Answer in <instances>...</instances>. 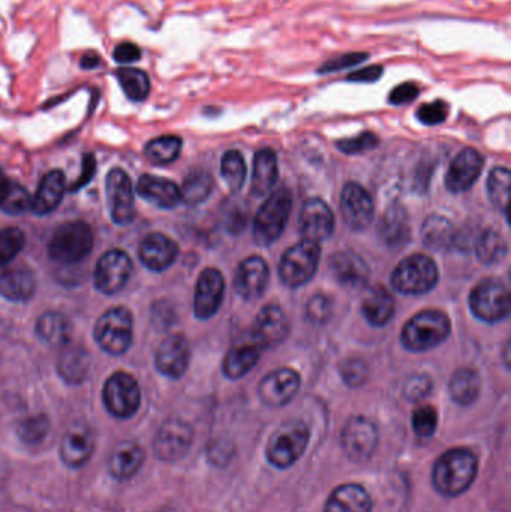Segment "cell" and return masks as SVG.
I'll return each mask as SVG.
<instances>
[{
    "mask_svg": "<svg viewBox=\"0 0 511 512\" xmlns=\"http://www.w3.org/2000/svg\"><path fill=\"white\" fill-rule=\"evenodd\" d=\"M479 462L468 448H453L435 462L432 481L435 489L447 498L467 492L476 481Z\"/></svg>",
    "mask_w": 511,
    "mask_h": 512,
    "instance_id": "obj_1",
    "label": "cell"
},
{
    "mask_svg": "<svg viewBox=\"0 0 511 512\" xmlns=\"http://www.w3.org/2000/svg\"><path fill=\"white\" fill-rule=\"evenodd\" d=\"M452 322L440 310H423L410 319L402 330V345L411 352L437 348L450 336Z\"/></svg>",
    "mask_w": 511,
    "mask_h": 512,
    "instance_id": "obj_2",
    "label": "cell"
},
{
    "mask_svg": "<svg viewBox=\"0 0 511 512\" xmlns=\"http://www.w3.org/2000/svg\"><path fill=\"white\" fill-rule=\"evenodd\" d=\"M309 438L311 433L303 421L291 420L282 424L267 445L266 456L270 465L279 469L290 468L305 453Z\"/></svg>",
    "mask_w": 511,
    "mask_h": 512,
    "instance_id": "obj_3",
    "label": "cell"
},
{
    "mask_svg": "<svg viewBox=\"0 0 511 512\" xmlns=\"http://www.w3.org/2000/svg\"><path fill=\"white\" fill-rule=\"evenodd\" d=\"M293 197L288 189L273 192L261 206L254 222V240L257 245L269 246L281 237L290 218Z\"/></svg>",
    "mask_w": 511,
    "mask_h": 512,
    "instance_id": "obj_4",
    "label": "cell"
},
{
    "mask_svg": "<svg viewBox=\"0 0 511 512\" xmlns=\"http://www.w3.org/2000/svg\"><path fill=\"white\" fill-rule=\"evenodd\" d=\"M437 264L426 255H411L399 262L392 274V285L396 291L408 295H422L435 288L438 283Z\"/></svg>",
    "mask_w": 511,
    "mask_h": 512,
    "instance_id": "obj_5",
    "label": "cell"
},
{
    "mask_svg": "<svg viewBox=\"0 0 511 512\" xmlns=\"http://www.w3.org/2000/svg\"><path fill=\"white\" fill-rule=\"evenodd\" d=\"M93 248V234L84 222H66L57 228L48 243V255L62 264L83 261Z\"/></svg>",
    "mask_w": 511,
    "mask_h": 512,
    "instance_id": "obj_6",
    "label": "cell"
},
{
    "mask_svg": "<svg viewBox=\"0 0 511 512\" xmlns=\"http://www.w3.org/2000/svg\"><path fill=\"white\" fill-rule=\"evenodd\" d=\"M321 248L318 243L303 240L299 245L288 249L279 264V277L290 288L305 285L317 273L320 264Z\"/></svg>",
    "mask_w": 511,
    "mask_h": 512,
    "instance_id": "obj_7",
    "label": "cell"
},
{
    "mask_svg": "<svg viewBox=\"0 0 511 512\" xmlns=\"http://www.w3.org/2000/svg\"><path fill=\"white\" fill-rule=\"evenodd\" d=\"M95 339L107 354H125L132 343L131 312L125 307H113L105 312L96 322Z\"/></svg>",
    "mask_w": 511,
    "mask_h": 512,
    "instance_id": "obj_8",
    "label": "cell"
},
{
    "mask_svg": "<svg viewBox=\"0 0 511 512\" xmlns=\"http://www.w3.org/2000/svg\"><path fill=\"white\" fill-rule=\"evenodd\" d=\"M470 306L474 315L485 322L504 321L510 315L509 288L498 279H485L473 289Z\"/></svg>",
    "mask_w": 511,
    "mask_h": 512,
    "instance_id": "obj_9",
    "label": "cell"
},
{
    "mask_svg": "<svg viewBox=\"0 0 511 512\" xmlns=\"http://www.w3.org/2000/svg\"><path fill=\"white\" fill-rule=\"evenodd\" d=\"M105 408L113 417L131 418L140 408L141 391L138 382L128 373H116L104 387Z\"/></svg>",
    "mask_w": 511,
    "mask_h": 512,
    "instance_id": "obj_10",
    "label": "cell"
},
{
    "mask_svg": "<svg viewBox=\"0 0 511 512\" xmlns=\"http://www.w3.org/2000/svg\"><path fill=\"white\" fill-rule=\"evenodd\" d=\"M341 445L348 459L368 462L378 447L377 426L365 417L350 418L342 429Z\"/></svg>",
    "mask_w": 511,
    "mask_h": 512,
    "instance_id": "obj_11",
    "label": "cell"
},
{
    "mask_svg": "<svg viewBox=\"0 0 511 512\" xmlns=\"http://www.w3.org/2000/svg\"><path fill=\"white\" fill-rule=\"evenodd\" d=\"M192 441H194V432L191 426L185 421L173 418L165 421L156 433L153 450L162 462H179L188 454Z\"/></svg>",
    "mask_w": 511,
    "mask_h": 512,
    "instance_id": "obj_12",
    "label": "cell"
},
{
    "mask_svg": "<svg viewBox=\"0 0 511 512\" xmlns=\"http://www.w3.org/2000/svg\"><path fill=\"white\" fill-rule=\"evenodd\" d=\"M132 262L128 254L119 249L101 256L95 268V286L104 294H116L128 283Z\"/></svg>",
    "mask_w": 511,
    "mask_h": 512,
    "instance_id": "obj_13",
    "label": "cell"
},
{
    "mask_svg": "<svg viewBox=\"0 0 511 512\" xmlns=\"http://www.w3.org/2000/svg\"><path fill=\"white\" fill-rule=\"evenodd\" d=\"M107 197L113 221L117 225L131 224L135 216L134 188L125 171L116 168L108 174Z\"/></svg>",
    "mask_w": 511,
    "mask_h": 512,
    "instance_id": "obj_14",
    "label": "cell"
},
{
    "mask_svg": "<svg viewBox=\"0 0 511 512\" xmlns=\"http://www.w3.org/2000/svg\"><path fill=\"white\" fill-rule=\"evenodd\" d=\"M290 324L281 307L267 304L258 312L252 325V340L261 349L275 348L287 339Z\"/></svg>",
    "mask_w": 511,
    "mask_h": 512,
    "instance_id": "obj_15",
    "label": "cell"
},
{
    "mask_svg": "<svg viewBox=\"0 0 511 512\" xmlns=\"http://www.w3.org/2000/svg\"><path fill=\"white\" fill-rule=\"evenodd\" d=\"M341 213L351 230H366L374 219V201L363 186L348 183L341 195Z\"/></svg>",
    "mask_w": 511,
    "mask_h": 512,
    "instance_id": "obj_16",
    "label": "cell"
},
{
    "mask_svg": "<svg viewBox=\"0 0 511 512\" xmlns=\"http://www.w3.org/2000/svg\"><path fill=\"white\" fill-rule=\"evenodd\" d=\"M96 447V436L92 427L77 423L65 433L60 444V459L69 468H83Z\"/></svg>",
    "mask_w": 511,
    "mask_h": 512,
    "instance_id": "obj_17",
    "label": "cell"
},
{
    "mask_svg": "<svg viewBox=\"0 0 511 512\" xmlns=\"http://www.w3.org/2000/svg\"><path fill=\"white\" fill-rule=\"evenodd\" d=\"M225 282L221 271L206 268L195 288L194 312L198 319H209L218 312L224 300Z\"/></svg>",
    "mask_w": 511,
    "mask_h": 512,
    "instance_id": "obj_18",
    "label": "cell"
},
{
    "mask_svg": "<svg viewBox=\"0 0 511 512\" xmlns=\"http://www.w3.org/2000/svg\"><path fill=\"white\" fill-rule=\"evenodd\" d=\"M299 221L303 240H309V242H324L332 236L335 228L332 210L318 198H312L303 204Z\"/></svg>",
    "mask_w": 511,
    "mask_h": 512,
    "instance_id": "obj_19",
    "label": "cell"
},
{
    "mask_svg": "<svg viewBox=\"0 0 511 512\" xmlns=\"http://www.w3.org/2000/svg\"><path fill=\"white\" fill-rule=\"evenodd\" d=\"M300 376L293 369H278L269 373L266 378L261 381L258 387L260 399L267 406L272 408H281L287 405L299 393Z\"/></svg>",
    "mask_w": 511,
    "mask_h": 512,
    "instance_id": "obj_20",
    "label": "cell"
},
{
    "mask_svg": "<svg viewBox=\"0 0 511 512\" xmlns=\"http://www.w3.org/2000/svg\"><path fill=\"white\" fill-rule=\"evenodd\" d=\"M269 283V267L260 256L245 259L234 274V289L243 300H257Z\"/></svg>",
    "mask_w": 511,
    "mask_h": 512,
    "instance_id": "obj_21",
    "label": "cell"
},
{
    "mask_svg": "<svg viewBox=\"0 0 511 512\" xmlns=\"http://www.w3.org/2000/svg\"><path fill=\"white\" fill-rule=\"evenodd\" d=\"M485 159L474 149H464L450 165L449 173L446 176L447 189L453 194L471 189L482 174Z\"/></svg>",
    "mask_w": 511,
    "mask_h": 512,
    "instance_id": "obj_22",
    "label": "cell"
},
{
    "mask_svg": "<svg viewBox=\"0 0 511 512\" xmlns=\"http://www.w3.org/2000/svg\"><path fill=\"white\" fill-rule=\"evenodd\" d=\"M191 349L182 336H170L156 352V369L168 378H182L189 366Z\"/></svg>",
    "mask_w": 511,
    "mask_h": 512,
    "instance_id": "obj_23",
    "label": "cell"
},
{
    "mask_svg": "<svg viewBox=\"0 0 511 512\" xmlns=\"http://www.w3.org/2000/svg\"><path fill=\"white\" fill-rule=\"evenodd\" d=\"M146 454L137 442H120L108 460V472L117 481H128L143 468Z\"/></svg>",
    "mask_w": 511,
    "mask_h": 512,
    "instance_id": "obj_24",
    "label": "cell"
},
{
    "mask_svg": "<svg viewBox=\"0 0 511 512\" xmlns=\"http://www.w3.org/2000/svg\"><path fill=\"white\" fill-rule=\"evenodd\" d=\"M179 248L170 237L153 233L141 242L140 259L153 271H164L176 261Z\"/></svg>",
    "mask_w": 511,
    "mask_h": 512,
    "instance_id": "obj_25",
    "label": "cell"
},
{
    "mask_svg": "<svg viewBox=\"0 0 511 512\" xmlns=\"http://www.w3.org/2000/svg\"><path fill=\"white\" fill-rule=\"evenodd\" d=\"M137 192L144 200L159 209H174L182 201V192L176 183L149 174L140 177Z\"/></svg>",
    "mask_w": 511,
    "mask_h": 512,
    "instance_id": "obj_26",
    "label": "cell"
},
{
    "mask_svg": "<svg viewBox=\"0 0 511 512\" xmlns=\"http://www.w3.org/2000/svg\"><path fill=\"white\" fill-rule=\"evenodd\" d=\"M330 271L341 285L351 289L363 288L368 283L369 267L353 252H338L330 259Z\"/></svg>",
    "mask_w": 511,
    "mask_h": 512,
    "instance_id": "obj_27",
    "label": "cell"
},
{
    "mask_svg": "<svg viewBox=\"0 0 511 512\" xmlns=\"http://www.w3.org/2000/svg\"><path fill=\"white\" fill-rule=\"evenodd\" d=\"M371 495L359 484H344L333 490L324 512H371Z\"/></svg>",
    "mask_w": 511,
    "mask_h": 512,
    "instance_id": "obj_28",
    "label": "cell"
},
{
    "mask_svg": "<svg viewBox=\"0 0 511 512\" xmlns=\"http://www.w3.org/2000/svg\"><path fill=\"white\" fill-rule=\"evenodd\" d=\"M362 312L369 324L383 327L395 315V298L384 286H374L363 298Z\"/></svg>",
    "mask_w": 511,
    "mask_h": 512,
    "instance_id": "obj_29",
    "label": "cell"
},
{
    "mask_svg": "<svg viewBox=\"0 0 511 512\" xmlns=\"http://www.w3.org/2000/svg\"><path fill=\"white\" fill-rule=\"evenodd\" d=\"M65 185V174L62 171L54 170L48 173L41 180V185L32 200L33 212L36 215H48L53 212L62 201Z\"/></svg>",
    "mask_w": 511,
    "mask_h": 512,
    "instance_id": "obj_30",
    "label": "cell"
},
{
    "mask_svg": "<svg viewBox=\"0 0 511 512\" xmlns=\"http://www.w3.org/2000/svg\"><path fill=\"white\" fill-rule=\"evenodd\" d=\"M278 180V159L272 149H263L255 155L252 170V194L264 197L272 191Z\"/></svg>",
    "mask_w": 511,
    "mask_h": 512,
    "instance_id": "obj_31",
    "label": "cell"
},
{
    "mask_svg": "<svg viewBox=\"0 0 511 512\" xmlns=\"http://www.w3.org/2000/svg\"><path fill=\"white\" fill-rule=\"evenodd\" d=\"M35 288V276L27 268H9L0 274V294L9 301H27Z\"/></svg>",
    "mask_w": 511,
    "mask_h": 512,
    "instance_id": "obj_32",
    "label": "cell"
},
{
    "mask_svg": "<svg viewBox=\"0 0 511 512\" xmlns=\"http://www.w3.org/2000/svg\"><path fill=\"white\" fill-rule=\"evenodd\" d=\"M261 351L263 349L252 339L234 346L222 363L225 376L230 379H240L245 376L257 364Z\"/></svg>",
    "mask_w": 511,
    "mask_h": 512,
    "instance_id": "obj_33",
    "label": "cell"
},
{
    "mask_svg": "<svg viewBox=\"0 0 511 512\" xmlns=\"http://www.w3.org/2000/svg\"><path fill=\"white\" fill-rule=\"evenodd\" d=\"M480 388H482V382H480L479 373L468 367L456 370L455 375L450 379V396L461 406L473 405L479 399Z\"/></svg>",
    "mask_w": 511,
    "mask_h": 512,
    "instance_id": "obj_34",
    "label": "cell"
},
{
    "mask_svg": "<svg viewBox=\"0 0 511 512\" xmlns=\"http://www.w3.org/2000/svg\"><path fill=\"white\" fill-rule=\"evenodd\" d=\"M36 334L50 346H65L71 337V324L62 313H44L36 322Z\"/></svg>",
    "mask_w": 511,
    "mask_h": 512,
    "instance_id": "obj_35",
    "label": "cell"
},
{
    "mask_svg": "<svg viewBox=\"0 0 511 512\" xmlns=\"http://www.w3.org/2000/svg\"><path fill=\"white\" fill-rule=\"evenodd\" d=\"M57 367H59L60 376L68 384H80L86 378L87 372H89V354L80 346H69L60 355Z\"/></svg>",
    "mask_w": 511,
    "mask_h": 512,
    "instance_id": "obj_36",
    "label": "cell"
},
{
    "mask_svg": "<svg viewBox=\"0 0 511 512\" xmlns=\"http://www.w3.org/2000/svg\"><path fill=\"white\" fill-rule=\"evenodd\" d=\"M381 239L389 246H401L407 242L410 236V222H408L407 212L401 207H393L387 210L386 215L381 219L380 228Z\"/></svg>",
    "mask_w": 511,
    "mask_h": 512,
    "instance_id": "obj_37",
    "label": "cell"
},
{
    "mask_svg": "<svg viewBox=\"0 0 511 512\" xmlns=\"http://www.w3.org/2000/svg\"><path fill=\"white\" fill-rule=\"evenodd\" d=\"M455 230L446 218L431 216L422 228L423 243L432 251H443L455 243Z\"/></svg>",
    "mask_w": 511,
    "mask_h": 512,
    "instance_id": "obj_38",
    "label": "cell"
},
{
    "mask_svg": "<svg viewBox=\"0 0 511 512\" xmlns=\"http://www.w3.org/2000/svg\"><path fill=\"white\" fill-rule=\"evenodd\" d=\"M117 80L125 95L131 101L141 102L149 96L150 80L146 72L137 68H120L116 72Z\"/></svg>",
    "mask_w": 511,
    "mask_h": 512,
    "instance_id": "obj_39",
    "label": "cell"
},
{
    "mask_svg": "<svg viewBox=\"0 0 511 512\" xmlns=\"http://www.w3.org/2000/svg\"><path fill=\"white\" fill-rule=\"evenodd\" d=\"M180 150H182V140L174 135H165L147 144L146 156L153 164L167 165L179 158Z\"/></svg>",
    "mask_w": 511,
    "mask_h": 512,
    "instance_id": "obj_40",
    "label": "cell"
},
{
    "mask_svg": "<svg viewBox=\"0 0 511 512\" xmlns=\"http://www.w3.org/2000/svg\"><path fill=\"white\" fill-rule=\"evenodd\" d=\"M213 189V180L209 174L204 171H197L192 173L191 176L186 177L182 189V201L188 206H197L203 203Z\"/></svg>",
    "mask_w": 511,
    "mask_h": 512,
    "instance_id": "obj_41",
    "label": "cell"
},
{
    "mask_svg": "<svg viewBox=\"0 0 511 512\" xmlns=\"http://www.w3.org/2000/svg\"><path fill=\"white\" fill-rule=\"evenodd\" d=\"M476 252L483 264H497L506 258V240L497 231H485L477 242Z\"/></svg>",
    "mask_w": 511,
    "mask_h": 512,
    "instance_id": "obj_42",
    "label": "cell"
},
{
    "mask_svg": "<svg viewBox=\"0 0 511 512\" xmlns=\"http://www.w3.org/2000/svg\"><path fill=\"white\" fill-rule=\"evenodd\" d=\"M222 177L231 192H239L245 185L246 164L242 153L237 150H228L221 162Z\"/></svg>",
    "mask_w": 511,
    "mask_h": 512,
    "instance_id": "obj_43",
    "label": "cell"
},
{
    "mask_svg": "<svg viewBox=\"0 0 511 512\" xmlns=\"http://www.w3.org/2000/svg\"><path fill=\"white\" fill-rule=\"evenodd\" d=\"M510 171L507 168H495L488 179V194L492 204L506 213L509 207Z\"/></svg>",
    "mask_w": 511,
    "mask_h": 512,
    "instance_id": "obj_44",
    "label": "cell"
},
{
    "mask_svg": "<svg viewBox=\"0 0 511 512\" xmlns=\"http://www.w3.org/2000/svg\"><path fill=\"white\" fill-rule=\"evenodd\" d=\"M50 429V421L45 415H33L21 421L17 427V435L24 444H41Z\"/></svg>",
    "mask_w": 511,
    "mask_h": 512,
    "instance_id": "obj_45",
    "label": "cell"
},
{
    "mask_svg": "<svg viewBox=\"0 0 511 512\" xmlns=\"http://www.w3.org/2000/svg\"><path fill=\"white\" fill-rule=\"evenodd\" d=\"M24 243H26V237L18 228H5L0 231V268L8 265L15 256L20 254Z\"/></svg>",
    "mask_w": 511,
    "mask_h": 512,
    "instance_id": "obj_46",
    "label": "cell"
},
{
    "mask_svg": "<svg viewBox=\"0 0 511 512\" xmlns=\"http://www.w3.org/2000/svg\"><path fill=\"white\" fill-rule=\"evenodd\" d=\"M342 379L351 388H359L368 381V364L360 358H348L339 367Z\"/></svg>",
    "mask_w": 511,
    "mask_h": 512,
    "instance_id": "obj_47",
    "label": "cell"
},
{
    "mask_svg": "<svg viewBox=\"0 0 511 512\" xmlns=\"http://www.w3.org/2000/svg\"><path fill=\"white\" fill-rule=\"evenodd\" d=\"M438 427V412L432 406H423L413 414L414 433L420 438H431Z\"/></svg>",
    "mask_w": 511,
    "mask_h": 512,
    "instance_id": "obj_48",
    "label": "cell"
},
{
    "mask_svg": "<svg viewBox=\"0 0 511 512\" xmlns=\"http://www.w3.org/2000/svg\"><path fill=\"white\" fill-rule=\"evenodd\" d=\"M222 213H224L225 228L231 234H239L245 230L248 212H246V207L240 201H228V203H225L224 212Z\"/></svg>",
    "mask_w": 511,
    "mask_h": 512,
    "instance_id": "obj_49",
    "label": "cell"
},
{
    "mask_svg": "<svg viewBox=\"0 0 511 512\" xmlns=\"http://www.w3.org/2000/svg\"><path fill=\"white\" fill-rule=\"evenodd\" d=\"M30 206H32V200H30L29 192L21 188L20 185L12 183L11 191L6 195L5 201L0 204V209L9 215H20V213L26 212Z\"/></svg>",
    "mask_w": 511,
    "mask_h": 512,
    "instance_id": "obj_50",
    "label": "cell"
},
{
    "mask_svg": "<svg viewBox=\"0 0 511 512\" xmlns=\"http://www.w3.org/2000/svg\"><path fill=\"white\" fill-rule=\"evenodd\" d=\"M368 53L362 51H354V53L341 54V56L333 57L327 60L323 66L318 68V74H332V72L344 71V69L353 68V66L360 65L368 59Z\"/></svg>",
    "mask_w": 511,
    "mask_h": 512,
    "instance_id": "obj_51",
    "label": "cell"
},
{
    "mask_svg": "<svg viewBox=\"0 0 511 512\" xmlns=\"http://www.w3.org/2000/svg\"><path fill=\"white\" fill-rule=\"evenodd\" d=\"M380 144L377 135L372 132H363L354 138L339 141L338 147L341 152L348 153V155H359V153L368 152V150L375 149Z\"/></svg>",
    "mask_w": 511,
    "mask_h": 512,
    "instance_id": "obj_52",
    "label": "cell"
},
{
    "mask_svg": "<svg viewBox=\"0 0 511 512\" xmlns=\"http://www.w3.org/2000/svg\"><path fill=\"white\" fill-rule=\"evenodd\" d=\"M449 116V104L444 101H435L431 104L422 105L417 111V119L425 125L435 126L446 122Z\"/></svg>",
    "mask_w": 511,
    "mask_h": 512,
    "instance_id": "obj_53",
    "label": "cell"
},
{
    "mask_svg": "<svg viewBox=\"0 0 511 512\" xmlns=\"http://www.w3.org/2000/svg\"><path fill=\"white\" fill-rule=\"evenodd\" d=\"M432 381L426 375H414L405 382L404 396L410 402H420L431 394Z\"/></svg>",
    "mask_w": 511,
    "mask_h": 512,
    "instance_id": "obj_54",
    "label": "cell"
},
{
    "mask_svg": "<svg viewBox=\"0 0 511 512\" xmlns=\"http://www.w3.org/2000/svg\"><path fill=\"white\" fill-rule=\"evenodd\" d=\"M332 306H330L329 298L324 295H314L306 304V316L312 324L321 325L329 321Z\"/></svg>",
    "mask_w": 511,
    "mask_h": 512,
    "instance_id": "obj_55",
    "label": "cell"
},
{
    "mask_svg": "<svg viewBox=\"0 0 511 512\" xmlns=\"http://www.w3.org/2000/svg\"><path fill=\"white\" fill-rule=\"evenodd\" d=\"M420 89L417 84L414 83H404L396 86L395 89L390 92L389 102L393 105H404L410 104L414 99H417L419 96Z\"/></svg>",
    "mask_w": 511,
    "mask_h": 512,
    "instance_id": "obj_56",
    "label": "cell"
},
{
    "mask_svg": "<svg viewBox=\"0 0 511 512\" xmlns=\"http://www.w3.org/2000/svg\"><path fill=\"white\" fill-rule=\"evenodd\" d=\"M113 57L117 63H134L140 60L141 50L132 42H122L114 48Z\"/></svg>",
    "mask_w": 511,
    "mask_h": 512,
    "instance_id": "obj_57",
    "label": "cell"
},
{
    "mask_svg": "<svg viewBox=\"0 0 511 512\" xmlns=\"http://www.w3.org/2000/svg\"><path fill=\"white\" fill-rule=\"evenodd\" d=\"M384 68L380 65L368 66V68L360 69V71L351 72L348 75V81H356V83H375L383 77Z\"/></svg>",
    "mask_w": 511,
    "mask_h": 512,
    "instance_id": "obj_58",
    "label": "cell"
},
{
    "mask_svg": "<svg viewBox=\"0 0 511 512\" xmlns=\"http://www.w3.org/2000/svg\"><path fill=\"white\" fill-rule=\"evenodd\" d=\"M95 170V158H93L92 155L84 156L83 171H81V176L78 177L77 182H75V186H72V191H77V189L83 188L84 185H87V183L90 182V179H92Z\"/></svg>",
    "mask_w": 511,
    "mask_h": 512,
    "instance_id": "obj_59",
    "label": "cell"
},
{
    "mask_svg": "<svg viewBox=\"0 0 511 512\" xmlns=\"http://www.w3.org/2000/svg\"><path fill=\"white\" fill-rule=\"evenodd\" d=\"M12 183L9 182L8 177H6V174L3 173L2 170H0V204L5 201L6 195L9 194V191H11Z\"/></svg>",
    "mask_w": 511,
    "mask_h": 512,
    "instance_id": "obj_60",
    "label": "cell"
},
{
    "mask_svg": "<svg viewBox=\"0 0 511 512\" xmlns=\"http://www.w3.org/2000/svg\"><path fill=\"white\" fill-rule=\"evenodd\" d=\"M99 65V56L95 53H87L86 56L81 59V68L93 69Z\"/></svg>",
    "mask_w": 511,
    "mask_h": 512,
    "instance_id": "obj_61",
    "label": "cell"
}]
</instances>
